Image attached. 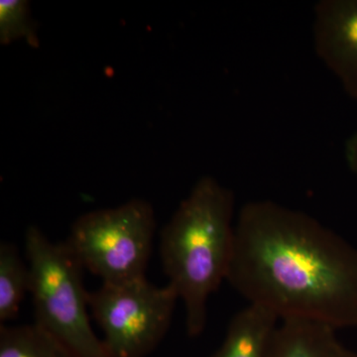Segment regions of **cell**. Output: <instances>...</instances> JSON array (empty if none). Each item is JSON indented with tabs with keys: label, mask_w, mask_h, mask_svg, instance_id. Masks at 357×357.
I'll return each instance as SVG.
<instances>
[{
	"label": "cell",
	"mask_w": 357,
	"mask_h": 357,
	"mask_svg": "<svg viewBox=\"0 0 357 357\" xmlns=\"http://www.w3.org/2000/svg\"><path fill=\"white\" fill-rule=\"evenodd\" d=\"M312 30L317 56L357 100V0H319Z\"/></svg>",
	"instance_id": "8992f818"
},
{
	"label": "cell",
	"mask_w": 357,
	"mask_h": 357,
	"mask_svg": "<svg viewBox=\"0 0 357 357\" xmlns=\"http://www.w3.org/2000/svg\"><path fill=\"white\" fill-rule=\"evenodd\" d=\"M227 281L280 321L357 328V248L277 202L251 201L238 211Z\"/></svg>",
	"instance_id": "6da1fadb"
},
{
	"label": "cell",
	"mask_w": 357,
	"mask_h": 357,
	"mask_svg": "<svg viewBox=\"0 0 357 357\" xmlns=\"http://www.w3.org/2000/svg\"><path fill=\"white\" fill-rule=\"evenodd\" d=\"M155 230L151 204L134 199L84 213L70 227L65 243L83 269L102 283H121L146 277Z\"/></svg>",
	"instance_id": "277c9868"
},
{
	"label": "cell",
	"mask_w": 357,
	"mask_h": 357,
	"mask_svg": "<svg viewBox=\"0 0 357 357\" xmlns=\"http://www.w3.org/2000/svg\"><path fill=\"white\" fill-rule=\"evenodd\" d=\"M29 265L23 261L11 243L0 244V321L13 319L20 312L26 293L30 292Z\"/></svg>",
	"instance_id": "9c48e42d"
},
{
	"label": "cell",
	"mask_w": 357,
	"mask_h": 357,
	"mask_svg": "<svg viewBox=\"0 0 357 357\" xmlns=\"http://www.w3.org/2000/svg\"><path fill=\"white\" fill-rule=\"evenodd\" d=\"M24 39L32 46H38L36 23L32 20L30 6L23 0L0 1V43L8 45Z\"/></svg>",
	"instance_id": "8fae6325"
},
{
	"label": "cell",
	"mask_w": 357,
	"mask_h": 357,
	"mask_svg": "<svg viewBox=\"0 0 357 357\" xmlns=\"http://www.w3.org/2000/svg\"><path fill=\"white\" fill-rule=\"evenodd\" d=\"M268 357H357V351L342 344L331 326L290 319L277 326Z\"/></svg>",
	"instance_id": "52a82bcc"
},
{
	"label": "cell",
	"mask_w": 357,
	"mask_h": 357,
	"mask_svg": "<svg viewBox=\"0 0 357 357\" xmlns=\"http://www.w3.org/2000/svg\"><path fill=\"white\" fill-rule=\"evenodd\" d=\"M25 248L35 323L57 338L74 357H112L91 328L83 267L66 243H53L38 227H30Z\"/></svg>",
	"instance_id": "3957f363"
},
{
	"label": "cell",
	"mask_w": 357,
	"mask_h": 357,
	"mask_svg": "<svg viewBox=\"0 0 357 357\" xmlns=\"http://www.w3.org/2000/svg\"><path fill=\"white\" fill-rule=\"evenodd\" d=\"M279 323L271 312L248 304L234 314L222 344L211 357H268Z\"/></svg>",
	"instance_id": "ba28073f"
},
{
	"label": "cell",
	"mask_w": 357,
	"mask_h": 357,
	"mask_svg": "<svg viewBox=\"0 0 357 357\" xmlns=\"http://www.w3.org/2000/svg\"><path fill=\"white\" fill-rule=\"evenodd\" d=\"M178 296L172 286L154 285L146 277L102 283L89 292L93 319L112 357H145L165 337Z\"/></svg>",
	"instance_id": "5b68a950"
},
{
	"label": "cell",
	"mask_w": 357,
	"mask_h": 357,
	"mask_svg": "<svg viewBox=\"0 0 357 357\" xmlns=\"http://www.w3.org/2000/svg\"><path fill=\"white\" fill-rule=\"evenodd\" d=\"M236 196L215 178H199L162 229L160 256L185 307V331L201 335L208 302L227 280L236 243Z\"/></svg>",
	"instance_id": "7a4b0ae2"
},
{
	"label": "cell",
	"mask_w": 357,
	"mask_h": 357,
	"mask_svg": "<svg viewBox=\"0 0 357 357\" xmlns=\"http://www.w3.org/2000/svg\"><path fill=\"white\" fill-rule=\"evenodd\" d=\"M0 357H74L38 324L0 326Z\"/></svg>",
	"instance_id": "30bf717a"
},
{
	"label": "cell",
	"mask_w": 357,
	"mask_h": 357,
	"mask_svg": "<svg viewBox=\"0 0 357 357\" xmlns=\"http://www.w3.org/2000/svg\"><path fill=\"white\" fill-rule=\"evenodd\" d=\"M344 156L347 166L357 177V130L345 140Z\"/></svg>",
	"instance_id": "7c38bea8"
}]
</instances>
